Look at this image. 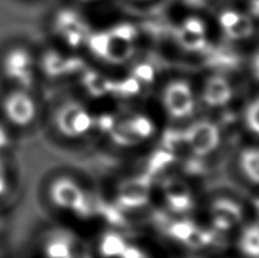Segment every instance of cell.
<instances>
[{
	"label": "cell",
	"instance_id": "9c48e42d",
	"mask_svg": "<svg viewBox=\"0 0 259 258\" xmlns=\"http://www.w3.org/2000/svg\"><path fill=\"white\" fill-rule=\"evenodd\" d=\"M259 13V2L258 0H250V16L257 18Z\"/></svg>",
	"mask_w": 259,
	"mask_h": 258
},
{
	"label": "cell",
	"instance_id": "277c9868",
	"mask_svg": "<svg viewBox=\"0 0 259 258\" xmlns=\"http://www.w3.org/2000/svg\"><path fill=\"white\" fill-rule=\"evenodd\" d=\"M219 23L224 33L233 40L248 39L255 32L252 17L232 11V9L221 13Z\"/></svg>",
	"mask_w": 259,
	"mask_h": 258
},
{
	"label": "cell",
	"instance_id": "3957f363",
	"mask_svg": "<svg viewBox=\"0 0 259 258\" xmlns=\"http://www.w3.org/2000/svg\"><path fill=\"white\" fill-rule=\"evenodd\" d=\"M55 31L71 47H78L87 41L89 32L83 18L71 9H64L55 18Z\"/></svg>",
	"mask_w": 259,
	"mask_h": 258
},
{
	"label": "cell",
	"instance_id": "30bf717a",
	"mask_svg": "<svg viewBox=\"0 0 259 258\" xmlns=\"http://www.w3.org/2000/svg\"><path fill=\"white\" fill-rule=\"evenodd\" d=\"M182 2L189 5H200L202 3H205L206 0H182Z\"/></svg>",
	"mask_w": 259,
	"mask_h": 258
},
{
	"label": "cell",
	"instance_id": "6da1fadb",
	"mask_svg": "<svg viewBox=\"0 0 259 258\" xmlns=\"http://www.w3.org/2000/svg\"><path fill=\"white\" fill-rule=\"evenodd\" d=\"M0 112L8 126L23 130L33 126L41 115V108L31 89L9 87L0 101Z\"/></svg>",
	"mask_w": 259,
	"mask_h": 258
},
{
	"label": "cell",
	"instance_id": "5b68a950",
	"mask_svg": "<svg viewBox=\"0 0 259 258\" xmlns=\"http://www.w3.org/2000/svg\"><path fill=\"white\" fill-rule=\"evenodd\" d=\"M235 169H237L240 181L246 186L255 188L258 179V150L256 145L243 147L238 151L235 158Z\"/></svg>",
	"mask_w": 259,
	"mask_h": 258
},
{
	"label": "cell",
	"instance_id": "8992f818",
	"mask_svg": "<svg viewBox=\"0 0 259 258\" xmlns=\"http://www.w3.org/2000/svg\"><path fill=\"white\" fill-rule=\"evenodd\" d=\"M178 39L184 47L199 49L206 45V25L200 18L188 17L178 31Z\"/></svg>",
	"mask_w": 259,
	"mask_h": 258
},
{
	"label": "cell",
	"instance_id": "7a4b0ae2",
	"mask_svg": "<svg viewBox=\"0 0 259 258\" xmlns=\"http://www.w3.org/2000/svg\"><path fill=\"white\" fill-rule=\"evenodd\" d=\"M2 73L11 88L31 89L39 73L36 59L29 50L22 47L12 48L3 58Z\"/></svg>",
	"mask_w": 259,
	"mask_h": 258
},
{
	"label": "cell",
	"instance_id": "ba28073f",
	"mask_svg": "<svg viewBox=\"0 0 259 258\" xmlns=\"http://www.w3.org/2000/svg\"><path fill=\"white\" fill-rule=\"evenodd\" d=\"M8 168L7 165L4 163V160L0 157V196L4 192H6L8 188Z\"/></svg>",
	"mask_w": 259,
	"mask_h": 258
},
{
	"label": "cell",
	"instance_id": "52a82bcc",
	"mask_svg": "<svg viewBox=\"0 0 259 258\" xmlns=\"http://www.w3.org/2000/svg\"><path fill=\"white\" fill-rule=\"evenodd\" d=\"M257 222L243 230L242 238L240 237V249L243 254L249 257L257 258L258 256V236H257Z\"/></svg>",
	"mask_w": 259,
	"mask_h": 258
},
{
	"label": "cell",
	"instance_id": "8fae6325",
	"mask_svg": "<svg viewBox=\"0 0 259 258\" xmlns=\"http://www.w3.org/2000/svg\"><path fill=\"white\" fill-rule=\"evenodd\" d=\"M82 2H87V3H89V2H94V0H82Z\"/></svg>",
	"mask_w": 259,
	"mask_h": 258
}]
</instances>
